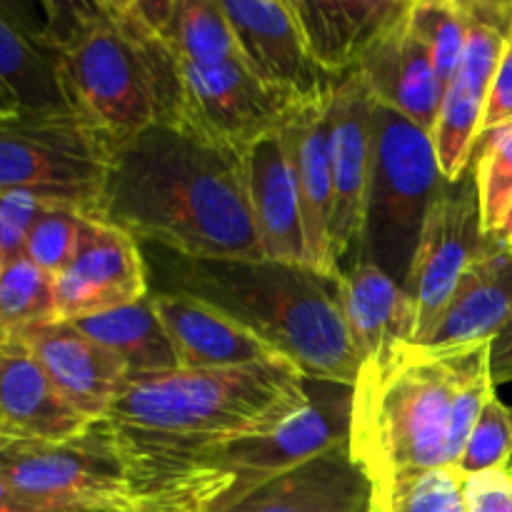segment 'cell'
<instances>
[{
	"label": "cell",
	"mask_w": 512,
	"mask_h": 512,
	"mask_svg": "<svg viewBox=\"0 0 512 512\" xmlns=\"http://www.w3.org/2000/svg\"><path fill=\"white\" fill-rule=\"evenodd\" d=\"M512 313V253L490 235V243L470 263L425 348H463L493 343Z\"/></svg>",
	"instance_id": "484cf974"
},
{
	"label": "cell",
	"mask_w": 512,
	"mask_h": 512,
	"mask_svg": "<svg viewBox=\"0 0 512 512\" xmlns=\"http://www.w3.org/2000/svg\"><path fill=\"white\" fill-rule=\"evenodd\" d=\"M155 270L163 280L160 290L228 313L305 378L348 388L358 380L363 363L345 323L335 275L275 260H193L175 253L160 258Z\"/></svg>",
	"instance_id": "5b68a950"
},
{
	"label": "cell",
	"mask_w": 512,
	"mask_h": 512,
	"mask_svg": "<svg viewBox=\"0 0 512 512\" xmlns=\"http://www.w3.org/2000/svg\"><path fill=\"white\" fill-rule=\"evenodd\" d=\"M410 0H290L305 45L333 80L355 73Z\"/></svg>",
	"instance_id": "d6986e66"
},
{
	"label": "cell",
	"mask_w": 512,
	"mask_h": 512,
	"mask_svg": "<svg viewBox=\"0 0 512 512\" xmlns=\"http://www.w3.org/2000/svg\"><path fill=\"white\" fill-rule=\"evenodd\" d=\"M470 512H512V460L503 468L465 475Z\"/></svg>",
	"instance_id": "e575fe53"
},
{
	"label": "cell",
	"mask_w": 512,
	"mask_h": 512,
	"mask_svg": "<svg viewBox=\"0 0 512 512\" xmlns=\"http://www.w3.org/2000/svg\"><path fill=\"white\" fill-rule=\"evenodd\" d=\"M0 480L35 512H143L168 503L190 505L173 495H150L123 440L105 420L63 443L0 438Z\"/></svg>",
	"instance_id": "52a82bcc"
},
{
	"label": "cell",
	"mask_w": 512,
	"mask_h": 512,
	"mask_svg": "<svg viewBox=\"0 0 512 512\" xmlns=\"http://www.w3.org/2000/svg\"><path fill=\"white\" fill-rule=\"evenodd\" d=\"M408 23L433 58L440 88H448L468 43L465 0H410Z\"/></svg>",
	"instance_id": "4dcf8cb0"
},
{
	"label": "cell",
	"mask_w": 512,
	"mask_h": 512,
	"mask_svg": "<svg viewBox=\"0 0 512 512\" xmlns=\"http://www.w3.org/2000/svg\"><path fill=\"white\" fill-rule=\"evenodd\" d=\"M493 395L490 343L440 350L403 345L360 368L350 453L370 480L395 470L458 465Z\"/></svg>",
	"instance_id": "3957f363"
},
{
	"label": "cell",
	"mask_w": 512,
	"mask_h": 512,
	"mask_svg": "<svg viewBox=\"0 0 512 512\" xmlns=\"http://www.w3.org/2000/svg\"><path fill=\"white\" fill-rule=\"evenodd\" d=\"M143 512H200L193 505H185V503H168V505H160V508L153 510H143Z\"/></svg>",
	"instance_id": "ab89813d"
},
{
	"label": "cell",
	"mask_w": 512,
	"mask_h": 512,
	"mask_svg": "<svg viewBox=\"0 0 512 512\" xmlns=\"http://www.w3.org/2000/svg\"><path fill=\"white\" fill-rule=\"evenodd\" d=\"M115 145L78 113L0 115V190L98 220Z\"/></svg>",
	"instance_id": "9c48e42d"
},
{
	"label": "cell",
	"mask_w": 512,
	"mask_h": 512,
	"mask_svg": "<svg viewBox=\"0 0 512 512\" xmlns=\"http://www.w3.org/2000/svg\"><path fill=\"white\" fill-rule=\"evenodd\" d=\"M245 153L183 120L120 145L98 220L193 260H265L245 183Z\"/></svg>",
	"instance_id": "6da1fadb"
},
{
	"label": "cell",
	"mask_w": 512,
	"mask_h": 512,
	"mask_svg": "<svg viewBox=\"0 0 512 512\" xmlns=\"http://www.w3.org/2000/svg\"><path fill=\"white\" fill-rule=\"evenodd\" d=\"M508 123H512V30H510L508 43H505L498 70H495L493 85H490L488 108H485L480 135Z\"/></svg>",
	"instance_id": "d590c367"
},
{
	"label": "cell",
	"mask_w": 512,
	"mask_h": 512,
	"mask_svg": "<svg viewBox=\"0 0 512 512\" xmlns=\"http://www.w3.org/2000/svg\"><path fill=\"white\" fill-rule=\"evenodd\" d=\"M283 125L293 155L295 178H298L308 265L320 273L340 278L343 273L333 263V243H330L335 210L333 163H330V98L310 108L293 110Z\"/></svg>",
	"instance_id": "603a6c76"
},
{
	"label": "cell",
	"mask_w": 512,
	"mask_h": 512,
	"mask_svg": "<svg viewBox=\"0 0 512 512\" xmlns=\"http://www.w3.org/2000/svg\"><path fill=\"white\" fill-rule=\"evenodd\" d=\"M18 335L33 350L50 383L83 418L98 423L108 415L128 378V368L118 355L80 333L68 320L30 325Z\"/></svg>",
	"instance_id": "e0dca14e"
},
{
	"label": "cell",
	"mask_w": 512,
	"mask_h": 512,
	"mask_svg": "<svg viewBox=\"0 0 512 512\" xmlns=\"http://www.w3.org/2000/svg\"><path fill=\"white\" fill-rule=\"evenodd\" d=\"M0 335H5V333H0Z\"/></svg>",
	"instance_id": "ee69618b"
},
{
	"label": "cell",
	"mask_w": 512,
	"mask_h": 512,
	"mask_svg": "<svg viewBox=\"0 0 512 512\" xmlns=\"http://www.w3.org/2000/svg\"><path fill=\"white\" fill-rule=\"evenodd\" d=\"M512 460V408L500 403L498 395L485 403L463 455L455 468L463 475L503 468Z\"/></svg>",
	"instance_id": "836d02e7"
},
{
	"label": "cell",
	"mask_w": 512,
	"mask_h": 512,
	"mask_svg": "<svg viewBox=\"0 0 512 512\" xmlns=\"http://www.w3.org/2000/svg\"><path fill=\"white\" fill-rule=\"evenodd\" d=\"M243 160L250 213L265 260L308 265L303 208L285 125L255 140Z\"/></svg>",
	"instance_id": "2e32d148"
},
{
	"label": "cell",
	"mask_w": 512,
	"mask_h": 512,
	"mask_svg": "<svg viewBox=\"0 0 512 512\" xmlns=\"http://www.w3.org/2000/svg\"><path fill=\"white\" fill-rule=\"evenodd\" d=\"M53 320H58L53 275L28 255L5 260L0 270V333H20Z\"/></svg>",
	"instance_id": "f546056e"
},
{
	"label": "cell",
	"mask_w": 512,
	"mask_h": 512,
	"mask_svg": "<svg viewBox=\"0 0 512 512\" xmlns=\"http://www.w3.org/2000/svg\"><path fill=\"white\" fill-rule=\"evenodd\" d=\"M308 400V378L283 358L225 370L128 375L105 423L133 458L155 498L158 480L200 450L268 433ZM175 498V495H173Z\"/></svg>",
	"instance_id": "7a4b0ae2"
},
{
	"label": "cell",
	"mask_w": 512,
	"mask_h": 512,
	"mask_svg": "<svg viewBox=\"0 0 512 512\" xmlns=\"http://www.w3.org/2000/svg\"><path fill=\"white\" fill-rule=\"evenodd\" d=\"M495 240H498V243H503V245H512V203H510V208L505 210V215H503V220H500V225H498V230H495Z\"/></svg>",
	"instance_id": "f35d334b"
},
{
	"label": "cell",
	"mask_w": 512,
	"mask_h": 512,
	"mask_svg": "<svg viewBox=\"0 0 512 512\" xmlns=\"http://www.w3.org/2000/svg\"><path fill=\"white\" fill-rule=\"evenodd\" d=\"M245 65L293 110L325 103L335 83L305 45L290 0H220Z\"/></svg>",
	"instance_id": "7c38bea8"
},
{
	"label": "cell",
	"mask_w": 512,
	"mask_h": 512,
	"mask_svg": "<svg viewBox=\"0 0 512 512\" xmlns=\"http://www.w3.org/2000/svg\"><path fill=\"white\" fill-rule=\"evenodd\" d=\"M150 298L168 330L180 368L225 370L280 358L245 325L203 300L170 290H150Z\"/></svg>",
	"instance_id": "ffe728a7"
},
{
	"label": "cell",
	"mask_w": 512,
	"mask_h": 512,
	"mask_svg": "<svg viewBox=\"0 0 512 512\" xmlns=\"http://www.w3.org/2000/svg\"><path fill=\"white\" fill-rule=\"evenodd\" d=\"M510 253H512V245H510Z\"/></svg>",
	"instance_id": "7bdbcfd3"
},
{
	"label": "cell",
	"mask_w": 512,
	"mask_h": 512,
	"mask_svg": "<svg viewBox=\"0 0 512 512\" xmlns=\"http://www.w3.org/2000/svg\"><path fill=\"white\" fill-rule=\"evenodd\" d=\"M3 265H5V255H3V250H0V270H3Z\"/></svg>",
	"instance_id": "b9f144b4"
},
{
	"label": "cell",
	"mask_w": 512,
	"mask_h": 512,
	"mask_svg": "<svg viewBox=\"0 0 512 512\" xmlns=\"http://www.w3.org/2000/svg\"><path fill=\"white\" fill-rule=\"evenodd\" d=\"M340 298L360 363L383 360L403 345L415 343V300L378 265L353 260L340 275Z\"/></svg>",
	"instance_id": "d4e9b609"
},
{
	"label": "cell",
	"mask_w": 512,
	"mask_h": 512,
	"mask_svg": "<svg viewBox=\"0 0 512 512\" xmlns=\"http://www.w3.org/2000/svg\"><path fill=\"white\" fill-rule=\"evenodd\" d=\"M353 388L308 378V400L268 433L200 450L165 470L158 493L178 495L203 512L235 505L260 485L350 443Z\"/></svg>",
	"instance_id": "8992f818"
},
{
	"label": "cell",
	"mask_w": 512,
	"mask_h": 512,
	"mask_svg": "<svg viewBox=\"0 0 512 512\" xmlns=\"http://www.w3.org/2000/svg\"><path fill=\"white\" fill-rule=\"evenodd\" d=\"M0 90L15 113H75L45 23L30 20L15 3H0Z\"/></svg>",
	"instance_id": "7402d4cb"
},
{
	"label": "cell",
	"mask_w": 512,
	"mask_h": 512,
	"mask_svg": "<svg viewBox=\"0 0 512 512\" xmlns=\"http://www.w3.org/2000/svg\"><path fill=\"white\" fill-rule=\"evenodd\" d=\"M43 10L75 113L115 148L150 125L183 120L178 58L133 0L45 3Z\"/></svg>",
	"instance_id": "277c9868"
},
{
	"label": "cell",
	"mask_w": 512,
	"mask_h": 512,
	"mask_svg": "<svg viewBox=\"0 0 512 512\" xmlns=\"http://www.w3.org/2000/svg\"><path fill=\"white\" fill-rule=\"evenodd\" d=\"M148 293V268L138 240L95 218L85 228L78 253L55 278L58 320L125 308Z\"/></svg>",
	"instance_id": "9a60e30c"
},
{
	"label": "cell",
	"mask_w": 512,
	"mask_h": 512,
	"mask_svg": "<svg viewBox=\"0 0 512 512\" xmlns=\"http://www.w3.org/2000/svg\"><path fill=\"white\" fill-rule=\"evenodd\" d=\"M90 220H93L90 215L75 208L50 205L25 238V255L45 273L58 278L68 268L73 255L78 253V245Z\"/></svg>",
	"instance_id": "d6a6232c"
},
{
	"label": "cell",
	"mask_w": 512,
	"mask_h": 512,
	"mask_svg": "<svg viewBox=\"0 0 512 512\" xmlns=\"http://www.w3.org/2000/svg\"><path fill=\"white\" fill-rule=\"evenodd\" d=\"M373 108L375 98L363 75H345L330 95V163H333V263L348 258L363 233L365 198L373 160ZM343 273V270H340Z\"/></svg>",
	"instance_id": "5bb4252c"
},
{
	"label": "cell",
	"mask_w": 512,
	"mask_h": 512,
	"mask_svg": "<svg viewBox=\"0 0 512 512\" xmlns=\"http://www.w3.org/2000/svg\"><path fill=\"white\" fill-rule=\"evenodd\" d=\"M470 165L478 185L483 230L493 235L512 203V123L480 135Z\"/></svg>",
	"instance_id": "1f68e13d"
},
{
	"label": "cell",
	"mask_w": 512,
	"mask_h": 512,
	"mask_svg": "<svg viewBox=\"0 0 512 512\" xmlns=\"http://www.w3.org/2000/svg\"><path fill=\"white\" fill-rule=\"evenodd\" d=\"M135 8L168 40L180 65L245 60L220 0H135Z\"/></svg>",
	"instance_id": "4316f807"
},
{
	"label": "cell",
	"mask_w": 512,
	"mask_h": 512,
	"mask_svg": "<svg viewBox=\"0 0 512 512\" xmlns=\"http://www.w3.org/2000/svg\"><path fill=\"white\" fill-rule=\"evenodd\" d=\"M473 165L458 180H445L420 233L405 290L418 308L415 343L420 345L443 318L465 270L488 248Z\"/></svg>",
	"instance_id": "30bf717a"
},
{
	"label": "cell",
	"mask_w": 512,
	"mask_h": 512,
	"mask_svg": "<svg viewBox=\"0 0 512 512\" xmlns=\"http://www.w3.org/2000/svg\"><path fill=\"white\" fill-rule=\"evenodd\" d=\"M370 495L368 473L345 443L218 512H370Z\"/></svg>",
	"instance_id": "44dd1931"
},
{
	"label": "cell",
	"mask_w": 512,
	"mask_h": 512,
	"mask_svg": "<svg viewBox=\"0 0 512 512\" xmlns=\"http://www.w3.org/2000/svg\"><path fill=\"white\" fill-rule=\"evenodd\" d=\"M370 485V512H470L465 475L455 465L395 470Z\"/></svg>",
	"instance_id": "f1b7e54d"
},
{
	"label": "cell",
	"mask_w": 512,
	"mask_h": 512,
	"mask_svg": "<svg viewBox=\"0 0 512 512\" xmlns=\"http://www.w3.org/2000/svg\"><path fill=\"white\" fill-rule=\"evenodd\" d=\"M183 123L210 140L245 153L255 140L280 128L293 108L270 93L245 65L225 60L215 65H180Z\"/></svg>",
	"instance_id": "4fadbf2b"
},
{
	"label": "cell",
	"mask_w": 512,
	"mask_h": 512,
	"mask_svg": "<svg viewBox=\"0 0 512 512\" xmlns=\"http://www.w3.org/2000/svg\"><path fill=\"white\" fill-rule=\"evenodd\" d=\"M358 73L380 105H388L420 130L433 135L443 103V88L428 48L410 28L408 10L365 55Z\"/></svg>",
	"instance_id": "cb8c5ba5"
},
{
	"label": "cell",
	"mask_w": 512,
	"mask_h": 512,
	"mask_svg": "<svg viewBox=\"0 0 512 512\" xmlns=\"http://www.w3.org/2000/svg\"><path fill=\"white\" fill-rule=\"evenodd\" d=\"M68 323H73L80 333L103 345L105 350L118 355L128 368V375L180 368L178 355H175L163 320L158 318L150 293L125 308L68 320Z\"/></svg>",
	"instance_id": "83f0119b"
},
{
	"label": "cell",
	"mask_w": 512,
	"mask_h": 512,
	"mask_svg": "<svg viewBox=\"0 0 512 512\" xmlns=\"http://www.w3.org/2000/svg\"><path fill=\"white\" fill-rule=\"evenodd\" d=\"M490 373L495 385L512 383V313L508 323L490 343Z\"/></svg>",
	"instance_id": "8d00e7d4"
},
{
	"label": "cell",
	"mask_w": 512,
	"mask_h": 512,
	"mask_svg": "<svg viewBox=\"0 0 512 512\" xmlns=\"http://www.w3.org/2000/svg\"><path fill=\"white\" fill-rule=\"evenodd\" d=\"M468 43L440 103L433 145L445 180H458L473 160L483 128L490 85L512 30V3L470 0Z\"/></svg>",
	"instance_id": "8fae6325"
},
{
	"label": "cell",
	"mask_w": 512,
	"mask_h": 512,
	"mask_svg": "<svg viewBox=\"0 0 512 512\" xmlns=\"http://www.w3.org/2000/svg\"><path fill=\"white\" fill-rule=\"evenodd\" d=\"M18 333L0 335V438L63 443L90 428Z\"/></svg>",
	"instance_id": "ac0fdd59"
},
{
	"label": "cell",
	"mask_w": 512,
	"mask_h": 512,
	"mask_svg": "<svg viewBox=\"0 0 512 512\" xmlns=\"http://www.w3.org/2000/svg\"><path fill=\"white\" fill-rule=\"evenodd\" d=\"M0 512H35V510L30 508L28 503H23V500H20L18 495H15L13 490L0 480Z\"/></svg>",
	"instance_id": "74e56055"
},
{
	"label": "cell",
	"mask_w": 512,
	"mask_h": 512,
	"mask_svg": "<svg viewBox=\"0 0 512 512\" xmlns=\"http://www.w3.org/2000/svg\"><path fill=\"white\" fill-rule=\"evenodd\" d=\"M8 113H15V108H13V103L8 100V95L0 90V115H8Z\"/></svg>",
	"instance_id": "60d3db41"
},
{
	"label": "cell",
	"mask_w": 512,
	"mask_h": 512,
	"mask_svg": "<svg viewBox=\"0 0 512 512\" xmlns=\"http://www.w3.org/2000/svg\"><path fill=\"white\" fill-rule=\"evenodd\" d=\"M443 183L433 135L375 100L368 198L353 260L378 265L405 288L425 218Z\"/></svg>",
	"instance_id": "ba28073f"
}]
</instances>
